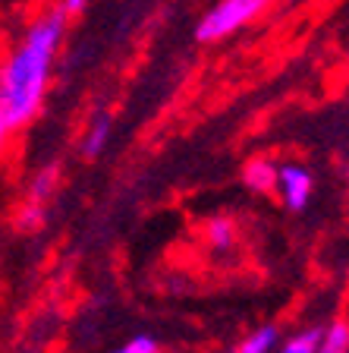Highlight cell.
<instances>
[{"mask_svg":"<svg viewBox=\"0 0 349 353\" xmlns=\"http://www.w3.org/2000/svg\"><path fill=\"white\" fill-rule=\"evenodd\" d=\"M242 180H246V186L255 192H274L277 190V164L268 161V158H255V161L246 164Z\"/></svg>","mask_w":349,"mask_h":353,"instance_id":"4","label":"cell"},{"mask_svg":"<svg viewBox=\"0 0 349 353\" xmlns=\"http://www.w3.org/2000/svg\"><path fill=\"white\" fill-rule=\"evenodd\" d=\"M66 32L63 7L44 13L41 19L25 32L13 57L0 70V148L13 130L35 117L38 104L44 98L47 73L57 57V48Z\"/></svg>","mask_w":349,"mask_h":353,"instance_id":"1","label":"cell"},{"mask_svg":"<svg viewBox=\"0 0 349 353\" xmlns=\"http://www.w3.org/2000/svg\"><path fill=\"white\" fill-rule=\"evenodd\" d=\"M277 192H280V199H284V205L290 212H302L312 202L315 180L302 164H280L277 168Z\"/></svg>","mask_w":349,"mask_h":353,"instance_id":"3","label":"cell"},{"mask_svg":"<svg viewBox=\"0 0 349 353\" xmlns=\"http://www.w3.org/2000/svg\"><path fill=\"white\" fill-rule=\"evenodd\" d=\"M110 353H158V341L148 338V334H138V338L126 341L123 347H116V350Z\"/></svg>","mask_w":349,"mask_h":353,"instance_id":"10","label":"cell"},{"mask_svg":"<svg viewBox=\"0 0 349 353\" xmlns=\"http://www.w3.org/2000/svg\"><path fill=\"white\" fill-rule=\"evenodd\" d=\"M318 341H321V328H306L293 334L277 353H318Z\"/></svg>","mask_w":349,"mask_h":353,"instance_id":"8","label":"cell"},{"mask_svg":"<svg viewBox=\"0 0 349 353\" xmlns=\"http://www.w3.org/2000/svg\"><path fill=\"white\" fill-rule=\"evenodd\" d=\"M208 240H211V246H218V250H226L233 243V221H226V218L208 221Z\"/></svg>","mask_w":349,"mask_h":353,"instance_id":"9","label":"cell"},{"mask_svg":"<svg viewBox=\"0 0 349 353\" xmlns=\"http://www.w3.org/2000/svg\"><path fill=\"white\" fill-rule=\"evenodd\" d=\"M268 7H271V0H218V3L198 19L195 38L202 44L224 41V38L236 35L240 29H246L248 22H255Z\"/></svg>","mask_w":349,"mask_h":353,"instance_id":"2","label":"cell"},{"mask_svg":"<svg viewBox=\"0 0 349 353\" xmlns=\"http://www.w3.org/2000/svg\"><path fill=\"white\" fill-rule=\"evenodd\" d=\"M54 174H57L54 168L41 170V176H38L35 186H32V196H35V199H44V196H47V192H51V186H54Z\"/></svg>","mask_w":349,"mask_h":353,"instance_id":"11","label":"cell"},{"mask_svg":"<svg viewBox=\"0 0 349 353\" xmlns=\"http://www.w3.org/2000/svg\"><path fill=\"white\" fill-rule=\"evenodd\" d=\"M280 3H293V0H280Z\"/></svg>","mask_w":349,"mask_h":353,"instance_id":"13","label":"cell"},{"mask_svg":"<svg viewBox=\"0 0 349 353\" xmlns=\"http://www.w3.org/2000/svg\"><path fill=\"white\" fill-rule=\"evenodd\" d=\"M85 3H88V0H63L60 7H63L66 16H73V13H82V10H85Z\"/></svg>","mask_w":349,"mask_h":353,"instance_id":"12","label":"cell"},{"mask_svg":"<svg viewBox=\"0 0 349 353\" xmlns=\"http://www.w3.org/2000/svg\"><path fill=\"white\" fill-rule=\"evenodd\" d=\"M107 139H110V117L107 114H98V120L92 123L85 142H82V154L85 158H98L104 152V145H107Z\"/></svg>","mask_w":349,"mask_h":353,"instance_id":"7","label":"cell"},{"mask_svg":"<svg viewBox=\"0 0 349 353\" xmlns=\"http://www.w3.org/2000/svg\"><path fill=\"white\" fill-rule=\"evenodd\" d=\"M318 353H349V325L330 322L328 328H321Z\"/></svg>","mask_w":349,"mask_h":353,"instance_id":"6","label":"cell"},{"mask_svg":"<svg viewBox=\"0 0 349 353\" xmlns=\"http://www.w3.org/2000/svg\"><path fill=\"white\" fill-rule=\"evenodd\" d=\"M277 341H280L277 325H264V328L252 331V334H248V338L236 347V353H274L277 350Z\"/></svg>","mask_w":349,"mask_h":353,"instance_id":"5","label":"cell"}]
</instances>
